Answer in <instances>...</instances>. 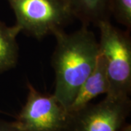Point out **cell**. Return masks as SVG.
I'll return each mask as SVG.
<instances>
[{
  "label": "cell",
  "mask_w": 131,
  "mask_h": 131,
  "mask_svg": "<svg viewBox=\"0 0 131 131\" xmlns=\"http://www.w3.org/2000/svg\"><path fill=\"white\" fill-rule=\"evenodd\" d=\"M53 36L56 45L52 56L56 75L52 95L68 110L81 85L93 70L99 55L98 42L86 26L71 34L61 30Z\"/></svg>",
  "instance_id": "cell-1"
},
{
  "label": "cell",
  "mask_w": 131,
  "mask_h": 131,
  "mask_svg": "<svg viewBox=\"0 0 131 131\" xmlns=\"http://www.w3.org/2000/svg\"><path fill=\"white\" fill-rule=\"evenodd\" d=\"M99 52L103 57L109 81L106 96L129 98L131 92V38L129 31L114 26L110 20L98 24Z\"/></svg>",
  "instance_id": "cell-2"
},
{
  "label": "cell",
  "mask_w": 131,
  "mask_h": 131,
  "mask_svg": "<svg viewBox=\"0 0 131 131\" xmlns=\"http://www.w3.org/2000/svg\"><path fill=\"white\" fill-rule=\"evenodd\" d=\"M20 32L42 39L54 35L75 19L66 0H6Z\"/></svg>",
  "instance_id": "cell-3"
},
{
  "label": "cell",
  "mask_w": 131,
  "mask_h": 131,
  "mask_svg": "<svg viewBox=\"0 0 131 131\" xmlns=\"http://www.w3.org/2000/svg\"><path fill=\"white\" fill-rule=\"evenodd\" d=\"M26 101L13 121L20 131H67L70 113L53 95L39 92L28 82Z\"/></svg>",
  "instance_id": "cell-4"
},
{
  "label": "cell",
  "mask_w": 131,
  "mask_h": 131,
  "mask_svg": "<svg viewBox=\"0 0 131 131\" xmlns=\"http://www.w3.org/2000/svg\"><path fill=\"white\" fill-rule=\"evenodd\" d=\"M131 112L129 98L106 96L70 113L67 131H120Z\"/></svg>",
  "instance_id": "cell-5"
},
{
  "label": "cell",
  "mask_w": 131,
  "mask_h": 131,
  "mask_svg": "<svg viewBox=\"0 0 131 131\" xmlns=\"http://www.w3.org/2000/svg\"><path fill=\"white\" fill-rule=\"evenodd\" d=\"M109 89V81L108 78L106 62L100 54L93 70L86 78L81 85L73 102L69 108V112H74L91 103L98 95H106Z\"/></svg>",
  "instance_id": "cell-6"
},
{
  "label": "cell",
  "mask_w": 131,
  "mask_h": 131,
  "mask_svg": "<svg viewBox=\"0 0 131 131\" xmlns=\"http://www.w3.org/2000/svg\"><path fill=\"white\" fill-rule=\"evenodd\" d=\"M75 19L82 26L98 24L103 20H110V0H66Z\"/></svg>",
  "instance_id": "cell-7"
},
{
  "label": "cell",
  "mask_w": 131,
  "mask_h": 131,
  "mask_svg": "<svg viewBox=\"0 0 131 131\" xmlns=\"http://www.w3.org/2000/svg\"><path fill=\"white\" fill-rule=\"evenodd\" d=\"M20 33L16 26H9L0 20V74L15 68L18 61L17 37Z\"/></svg>",
  "instance_id": "cell-8"
},
{
  "label": "cell",
  "mask_w": 131,
  "mask_h": 131,
  "mask_svg": "<svg viewBox=\"0 0 131 131\" xmlns=\"http://www.w3.org/2000/svg\"><path fill=\"white\" fill-rule=\"evenodd\" d=\"M109 10L119 24L131 30V0H110Z\"/></svg>",
  "instance_id": "cell-9"
},
{
  "label": "cell",
  "mask_w": 131,
  "mask_h": 131,
  "mask_svg": "<svg viewBox=\"0 0 131 131\" xmlns=\"http://www.w3.org/2000/svg\"><path fill=\"white\" fill-rule=\"evenodd\" d=\"M0 131H20L13 122H8L0 119Z\"/></svg>",
  "instance_id": "cell-10"
},
{
  "label": "cell",
  "mask_w": 131,
  "mask_h": 131,
  "mask_svg": "<svg viewBox=\"0 0 131 131\" xmlns=\"http://www.w3.org/2000/svg\"><path fill=\"white\" fill-rule=\"evenodd\" d=\"M120 131H131V125L130 123H127L126 122L125 124V125L122 127Z\"/></svg>",
  "instance_id": "cell-11"
}]
</instances>
